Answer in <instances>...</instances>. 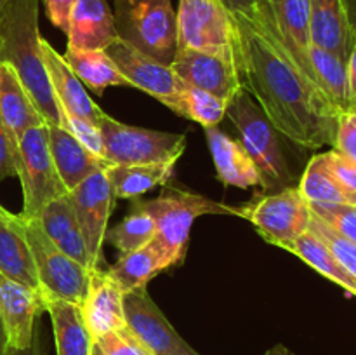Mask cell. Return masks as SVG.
Masks as SVG:
<instances>
[{
	"instance_id": "6da1fadb",
	"label": "cell",
	"mask_w": 356,
	"mask_h": 355,
	"mask_svg": "<svg viewBox=\"0 0 356 355\" xmlns=\"http://www.w3.org/2000/svg\"><path fill=\"white\" fill-rule=\"evenodd\" d=\"M233 45L242 86L278 134L302 148L334 146L337 113L282 40L268 0L254 16L232 14Z\"/></svg>"
},
{
	"instance_id": "7a4b0ae2",
	"label": "cell",
	"mask_w": 356,
	"mask_h": 355,
	"mask_svg": "<svg viewBox=\"0 0 356 355\" xmlns=\"http://www.w3.org/2000/svg\"><path fill=\"white\" fill-rule=\"evenodd\" d=\"M38 0H9L0 10V63L13 66L47 125H61L42 58Z\"/></svg>"
},
{
	"instance_id": "3957f363",
	"label": "cell",
	"mask_w": 356,
	"mask_h": 355,
	"mask_svg": "<svg viewBox=\"0 0 356 355\" xmlns=\"http://www.w3.org/2000/svg\"><path fill=\"white\" fill-rule=\"evenodd\" d=\"M226 117L236 127L240 143L259 173L261 188L275 194L292 187L294 178L282 152L278 131L245 89H240L229 100Z\"/></svg>"
},
{
	"instance_id": "277c9868",
	"label": "cell",
	"mask_w": 356,
	"mask_h": 355,
	"mask_svg": "<svg viewBox=\"0 0 356 355\" xmlns=\"http://www.w3.org/2000/svg\"><path fill=\"white\" fill-rule=\"evenodd\" d=\"M120 40L172 66L177 52V21L170 0H113Z\"/></svg>"
},
{
	"instance_id": "5b68a950",
	"label": "cell",
	"mask_w": 356,
	"mask_h": 355,
	"mask_svg": "<svg viewBox=\"0 0 356 355\" xmlns=\"http://www.w3.org/2000/svg\"><path fill=\"white\" fill-rule=\"evenodd\" d=\"M141 205L155 221L156 233L153 240L169 256L172 267L184 261L195 219L205 214H229L240 218V207L183 190H167L152 200H141Z\"/></svg>"
},
{
	"instance_id": "8992f818",
	"label": "cell",
	"mask_w": 356,
	"mask_h": 355,
	"mask_svg": "<svg viewBox=\"0 0 356 355\" xmlns=\"http://www.w3.org/2000/svg\"><path fill=\"white\" fill-rule=\"evenodd\" d=\"M30 247L42 299L58 298L80 305L87 292L90 271L66 256L42 228L40 221L17 214Z\"/></svg>"
},
{
	"instance_id": "52a82bcc",
	"label": "cell",
	"mask_w": 356,
	"mask_h": 355,
	"mask_svg": "<svg viewBox=\"0 0 356 355\" xmlns=\"http://www.w3.org/2000/svg\"><path fill=\"white\" fill-rule=\"evenodd\" d=\"M17 152V178L23 188V211L19 214L38 219L49 202L68 194L49 148V125L28 129L19 138Z\"/></svg>"
},
{
	"instance_id": "ba28073f",
	"label": "cell",
	"mask_w": 356,
	"mask_h": 355,
	"mask_svg": "<svg viewBox=\"0 0 356 355\" xmlns=\"http://www.w3.org/2000/svg\"><path fill=\"white\" fill-rule=\"evenodd\" d=\"M104 155L110 166H138L179 160L186 148V136L134 127L106 115L99 124Z\"/></svg>"
},
{
	"instance_id": "9c48e42d",
	"label": "cell",
	"mask_w": 356,
	"mask_h": 355,
	"mask_svg": "<svg viewBox=\"0 0 356 355\" xmlns=\"http://www.w3.org/2000/svg\"><path fill=\"white\" fill-rule=\"evenodd\" d=\"M240 218L252 223L266 242L285 249L308 232L312 207L299 188L289 187L275 194L259 195L249 204L240 205Z\"/></svg>"
},
{
	"instance_id": "30bf717a",
	"label": "cell",
	"mask_w": 356,
	"mask_h": 355,
	"mask_svg": "<svg viewBox=\"0 0 356 355\" xmlns=\"http://www.w3.org/2000/svg\"><path fill=\"white\" fill-rule=\"evenodd\" d=\"M104 51L113 59L117 68L124 73L132 87L145 90L174 113L186 118L183 101L186 82L174 72L172 66L156 61L155 58L125 44L120 38Z\"/></svg>"
},
{
	"instance_id": "8fae6325",
	"label": "cell",
	"mask_w": 356,
	"mask_h": 355,
	"mask_svg": "<svg viewBox=\"0 0 356 355\" xmlns=\"http://www.w3.org/2000/svg\"><path fill=\"white\" fill-rule=\"evenodd\" d=\"M177 49H233L232 13L221 0H179Z\"/></svg>"
},
{
	"instance_id": "7c38bea8",
	"label": "cell",
	"mask_w": 356,
	"mask_h": 355,
	"mask_svg": "<svg viewBox=\"0 0 356 355\" xmlns=\"http://www.w3.org/2000/svg\"><path fill=\"white\" fill-rule=\"evenodd\" d=\"M172 68L188 86L207 90L226 101L243 89L235 45L222 51L177 49Z\"/></svg>"
},
{
	"instance_id": "4fadbf2b",
	"label": "cell",
	"mask_w": 356,
	"mask_h": 355,
	"mask_svg": "<svg viewBox=\"0 0 356 355\" xmlns=\"http://www.w3.org/2000/svg\"><path fill=\"white\" fill-rule=\"evenodd\" d=\"M80 228L83 232L87 249L94 267L103 261V244L108 230V219L115 205V194L104 171H96L86 181L68 191Z\"/></svg>"
},
{
	"instance_id": "5bb4252c",
	"label": "cell",
	"mask_w": 356,
	"mask_h": 355,
	"mask_svg": "<svg viewBox=\"0 0 356 355\" xmlns=\"http://www.w3.org/2000/svg\"><path fill=\"white\" fill-rule=\"evenodd\" d=\"M124 306L127 326L141 338L153 355H200L174 329L146 287L127 292Z\"/></svg>"
},
{
	"instance_id": "9a60e30c",
	"label": "cell",
	"mask_w": 356,
	"mask_h": 355,
	"mask_svg": "<svg viewBox=\"0 0 356 355\" xmlns=\"http://www.w3.org/2000/svg\"><path fill=\"white\" fill-rule=\"evenodd\" d=\"M44 312L42 294L0 271V317L9 347L28 348L35 340V319Z\"/></svg>"
},
{
	"instance_id": "2e32d148",
	"label": "cell",
	"mask_w": 356,
	"mask_h": 355,
	"mask_svg": "<svg viewBox=\"0 0 356 355\" xmlns=\"http://www.w3.org/2000/svg\"><path fill=\"white\" fill-rule=\"evenodd\" d=\"M124 299L125 292L108 270L96 268L90 271L87 292L80 303V312L92 341L127 324Z\"/></svg>"
},
{
	"instance_id": "e0dca14e",
	"label": "cell",
	"mask_w": 356,
	"mask_h": 355,
	"mask_svg": "<svg viewBox=\"0 0 356 355\" xmlns=\"http://www.w3.org/2000/svg\"><path fill=\"white\" fill-rule=\"evenodd\" d=\"M40 45L42 58H44V65L49 75V82H51L52 93H54L59 108L99 125L101 120L106 117V113L87 94L83 84L72 72V68L65 61V58L45 38H42Z\"/></svg>"
},
{
	"instance_id": "ac0fdd59",
	"label": "cell",
	"mask_w": 356,
	"mask_h": 355,
	"mask_svg": "<svg viewBox=\"0 0 356 355\" xmlns=\"http://www.w3.org/2000/svg\"><path fill=\"white\" fill-rule=\"evenodd\" d=\"M68 47L94 51L118 40L113 9L106 0H76L70 16Z\"/></svg>"
},
{
	"instance_id": "d6986e66",
	"label": "cell",
	"mask_w": 356,
	"mask_h": 355,
	"mask_svg": "<svg viewBox=\"0 0 356 355\" xmlns=\"http://www.w3.org/2000/svg\"><path fill=\"white\" fill-rule=\"evenodd\" d=\"M49 148L56 171L66 190L72 191L96 171H106L110 164L90 153L75 136L61 125H49Z\"/></svg>"
},
{
	"instance_id": "ffe728a7",
	"label": "cell",
	"mask_w": 356,
	"mask_h": 355,
	"mask_svg": "<svg viewBox=\"0 0 356 355\" xmlns=\"http://www.w3.org/2000/svg\"><path fill=\"white\" fill-rule=\"evenodd\" d=\"M42 228L47 233L49 239L72 260L82 265L89 271L96 270L92 260H90L89 249H87L86 239H83V232L80 228V223L76 219L73 205L70 202L68 195L56 198V200L49 202L42 211L40 218Z\"/></svg>"
},
{
	"instance_id": "44dd1931",
	"label": "cell",
	"mask_w": 356,
	"mask_h": 355,
	"mask_svg": "<svg viewBox=\"0 0 356 355\" xmlns=\"http://www.w3.org/2000/svg\"><path fill=\"white\" fill-rule=\"evenodd\" d=\"M205 136L214 160L216 173L225 187H261L259 173L242 143L229 138L218 127L205 129Z\"/></svg>"
},
{
	"instance_id": "7402d4cb",
	"label": "cell",
	"mask_w": 356,
	"mask_h": 355,
	"mask_svg": "<svg viewBox=\"0 0 356 355\" xmlns=\"http://www.w3.org/2000/svg\"><path fill=\"white\" fill-rule=\"evenodd\" d=\"M275 26L298 65L315 82L308 51L312 47L309 0H268ZM316 84V82H315Z\"/></svg>"
},
{
	"instance_id": "603a6c76",
	"label": "cell",
	"mask_w": 356,
	"mask_h": 355,
	"mask_svg": "<svg viewBox=\"0 0 356 355\" xmlns=\"http://www.w3.org/2000/svg\"><path fill=\"white\" fill-rule=\"evenodd\" d=\"M309 28L313 45L348 61L355 37L348 24L343 0H309Z\"/></svg>"
},
{
	"instance_id": "cb8c5ba5",
	"label": "cell",
	"mask_w": 356,
	"mask_h": 355,
	"mask_svg": "<svg viewBox=\"0 0 356 355\" xmlns=\"http://www.w3.org/2000/svg\"><path fill=\"white\" fill-rule=\"evenodd\" d=\"M0 117L16 143L31 127L47 125L13 66L0 63Z\"/></svg>"
},
{
	"instance_id": "d4e9b609",
	"label": "cell",
	"mask_w": 356,
	"mask_h": 355,
	"mask_svg": "<svg viewBox=\"0 0 356 355\" xmlns=\"http://www.w3.org/2000/svg\"><path fill=\"white\" fill-rule=\"evenodd\" d=\"M0 271L40 292L30 247L21 230L17 214L0 205Z\"/></svg>"
},
{
	"instance_id": "484cf974",
	"label": "cell",
	"mask_w": 356,
	"mask_h": 355,
	"mask_svg": "<svg viewBox=\"0 0 356 355\" xmlns=\"http://www.w3.org/2000/svg\"><path fill=\"white\" fill-rule=\"evenodd\" d=\"M44 310L51 315L58 355H90L94 341L83 322L80 305L66 299L44 298Z\"/></svg>"
},
{
	"instance_id": "4316f807",
	"label": "cell",
	"mask_w": 356,
	"mask_h": 355,
	"mask_svg": "<svg viewBox=\"0 0 356 355\" xmlns=\"http://www.w3.org/2000/svg\"><path fill=\"white\" fill-rule=\"evenodd\" d=\"M169 267H172L169 256L160 249L155 240H152L139 249L120 254L117 263L108 268V274L127 294L136 289L146 287L153 277Z\"/></svg>"
},
{
	"instance_id": "83f0119b",
	"label": "cell",
	"mask_w": 356,
	"mask_h": 355,
	"mask_svg": "<svg viewBox=\"0 0 356 355\" xmlns=\"http://www.w3.org/2000/svg\"><path fill=\"white\" fill-rule=\"evenodd\" d=\"M63 58L68 63L72 72L79 77L80 82L97 96H101L106 87H132L104 49L83 51V49L66 47V54Z\"/></svg>"
},
{
	"instance_id": "f1b7e54d",
	"label": "cell",
	"mask_w": 356,
	"mask_h": 355,
	"mask_svg": "<svg viewBox=\"0 0 356 355\" xmlns=\"http://www.w3.org/2000/svg\"><path fill=\"white\" fill-rule=\"evenodd\" d=\"M313 79L329 100L337 113L350 110V89H348L346 61L327 49L313 45L308 51Z\"/></svg>"
},
{
	"instance_id": "f546056e",
	"label": "cell",
	"mask_w": 356,
	"mask_h": 355,
	"mask_svg": "<svg viewBox=\"0 0 356 355\" xmlns=\"http://www.w3.org/2000/svg\"><path fill=\"white\" fill-rule=\"evenodd\" d=\"M177 160L138 166H110L106 173L117 198H136L170 180Z\"/></svg>"
},
{
	"instance_id": "4dcf8cb0",
	"label": "cell",
	"mask_w": 356,
	"mask_h": 355,
	"mask_svg": "<svg viewBox=\"0 0 356 355\" xmlns=\"http://www.w3.org/2000/svg\"><path fill=\"white\" fill-rule=\"evenodd\" d=\"M299 191L309 204L356 205V194L348 190L330 171L325 152L316 153L306 166L299 181Z\"/></svg>"
},
{
	"instance_id": "1f68e13d",
	"label": "cell",
	"mask_w": 356,
	"mask_h": 355,
	"mask_svg": "<svg viewBox=\"0 0 356 355\" xmlns=\"http://www.w3.org/2000/svg\"><path fill=\"white\" fill-rule=\"evenodd\" d=\"M285 251H291L292 254L301 258L305 263L315 268L323 277L330 278L332 282L339 284L344 291L356 296V278L344 270V267L337 261L332 251L312 230H308L301 237H298L291 246L285 247Z\"/></svg>"
},
{
	"instance_id": "d6a6232c",
	"label": "cell",
	"mask_w": 356,
	"mask_h": 355,
	"mask_svg": "<svg viewBox=\"0 0 356 355\" xmlns=\"http://www.w3.org/2000/svg\"><path fill=\"white\" fill-rule=\"evenodd\" d=\"M155 233L156 228L152 214L143 209L141 200H136L131 212L118 225L106 230L104 240L120 251V254H125L152 242L155 239Z\"/></svg>"
},
{
	"instance_id": "836d02e7",
	"label": "cell",
	"mask_w": 356,
	"mask_h": 355,
	"mask_svg": "<svg viewBox=\"0 0 356 355\" xmlns=\"http://www.w3.org/2000/svg\"><path fill=\"white\" fill-rule=\"evenodd\" d=\"M183 101L186 118L198 122L204 129L218 127L219 122L226 117L229 103L222 97L214 96V94L198 89V87L188 86V84L183 90Z\"/></svg>"
},
{
	"instance_id": "e575fe53",
	"label": "cell",
	"mask_w": 356,
	"mask_h": 355,
	"mask_svg": "<svg viewBox=\"0 0 356 355\" xmlns=\"http://www.w3.org/2000/svg\"><path fill=\"white\" fill-rule=\"evenodd\" d=\"M308 230H312L318 239H322L323 242H325V246L332 251V254L337 258V261L343 265L344 270L356 278V242L346 239V237H343L341 233H337L336 230L330 228L327 223H323L322 219L316 218L313 212Z\"/></svg>"
},
{
	"instance_id": "d590c367",
	"label": "cell",
	"mask_w": 356,
	"mask_h": 355,
	"mask_svg": "<svg viewBox=\"0 0 356 355\" xmlns=\"http://www.w3.org/2000/svg\"><path fill=\"white\" fill-rule=\"evenodd\" d=\"M94 343L101 348L104 355H153L152 350L143 343L141 338L127 324L103 334Z\"/></svg>"
},
{
	"instance_id": "8d00e7d4",
	"label": "cell",
	"mask_w": 356,
	"mask_h": 355,
	"mask_svg": "<svg viewBox=\"0 0 356 355\" xmlns=\"http://www.w3.org/2000/svg\"><path fill=\"white\" fill-rule=\"evenodd\" d=\"M59 113H61V127H65L66 131L72 132V134L75 136L90 153H94V155L99 157V159L106 160V155H104L103 134H101L99 125L87 120V118L76 117V115L70 113V111L63 110V108H59Z\"/></svg>"
},
{
	"instance_id": "74e56055",
	"label": "cell",
	"mask_w": 356,
	"mask_h": 355,
	"mask_svg": "<svg viewBox=\"0 0 356 355\" xmlns=\"http://www.w3.org/2000/svg\"><path fill=\"white\" fill-rule=\"evenodd\" d=\"M316 218L336 230L346 239L356 242V205L346 204H309Z\"/></svg>"
},
{
	"instance_id": "f35d334b",
	"label": "cell",
	"mask_w": 356,
	"mask_h": 355,
	"mask_svg": "<svg viewBox=\"0 0 356 355\" xmlns=\"http://www.w3.org/2000/svg\"><path fill=\"white\" fill-rule=\"evenodd\" d=\"M334 150L356 162V110H348L337 117Z\"/></svg>"
},
{
	"instance_id": "ab89813d",
	"label": "cell",
	"mask_w": 356,
	"mask_h": 355,
	"mask_svg": "<svg viewBox=\"0 0 356 355\" xmlns=\"http://www.w3.org/2000/svg\"><path fill=\"white\" fill-rule=\"evenodd\" d=\"M17 143L7 131L2 117H0V180L3 178H17Z\"/></svg>"
},
{
	"instance_id": "60d3db41",
	"label": "cell",
	"mask_w": 356,
	"mask_h": 355,
	"mask_svg": "<svg viewBox=\"0 0 356 355\" xmlns=\"http://www.w3.org/2000/svg\"><path fill=\"white\" fill-rule=\"evenodd\" d=\"M327 164H329L330 171L334 173V176L348 188V190L355 191L356 194V162L355 160L348 159V157L341 155L336 150H330L325 152Z\"/></svg>"
},
{
	"instance_id": "b9f144b4",
	"label": "cell",
	"mask_w": 356,
	"mask_h": 355,
	"mask_svg": "<svg viewBox=\"0 0 356 355\" xmlns=\"http://www.w3.org/2000/svg\"><path fill=\"white\" fill-rule=\"evenodd\" d=\"M75 2L76 0H42L49 21H51L58 30L65 31V33L68 31L70 16H72Z\"/></svg>"
},
{
	"instance_id": "7bdbcfd3",
	"label": "cell",
	"mask_w": 356,
	"mask_h": 355,
	"mask_svg": "<svg viewBox=\"0 0 356 355\" xmlns=\"http://www.w3.org/2000/svg\"><path fill=\"white\" fill-rule=\"evenodd\" d=\"M348 89H350V110H356V38L346 61Z\"/></svg>"
},
{
	"instance_id": "ee69618b",
	"label": "cell",
	"mask_w": 356,
	"mask_h": 355,
	"mask_svg": "<svg viewBox=\"0 0 356 355\" xmlns=\"http://www.w3.org/2000/svg\"><path fill=\"white\" fill-rule=\"evenodd\" d=\"M226 9L232 14H242V16H254L257 9V0H221Z\"/></svg>"
},
{
	"instance_id": "f6af8a7d",
	"label": "cell",
	"mask_w": 356,
	"mask_h": 355,
	"mask_svg": "<svg viewBox=\"0 0 356 355\" xmlns=\"http://www.w3.org/2000/svg\"><path fill=\"white\" fill-rule=\"evenodd\" d=\"M343 6L348 17V24L351 28V33L356 38V0H343Z\"/></svg>"
},
{
	"instance_id": "bcb514c9",
	"label": "cell",
	"mask_w": 356,
	"mask_h": 355,
	"mask_svg": "<svg viewBox=\"0 0 356 355\" xmlns=\"http://www.w3.org/2000/svg\"><path fill=\"white\" fill-rule=\"evenodd\" d=\"M7 355H42L40 341H38L37 336H35L33 343H31L30 347L23 348V350H16V348H9V352H7Z\"/></svg>"
},
{
	"instance_id": "7dc6e473",
	"label": "cell",
	"mask_w": 356,
	"mask_h": 355,
	"mask_svg": "<svg viewBox=\"0 0 356 355\" xmlns=\"http://www.w3.org/2000/svg\"><path fill=\"white\" fill-rule=\"evenodd\" d=\"M9 348L10 347H9V340H7L6 327H3L2 317H0V355H7Z\"/></svg>"
},
{
	"instance_id": "c3c4849f",
	"label": "cell",
	"mask_w": 356,
	"mask_h": 355,
	"mask_svg": "<svg viewBox=\"0 0 356 355\" xmlns=\"http://www.w3.org/2000/svg\"><path fill=\"white\" fill-rule=\"evenodd\" d=\"M264 355H294V354H292L287 347H284V345H275V347H271Z\"/></svg>"
},
{
	"instance_id": "681fc988",
	"label": "cell",
	"mask_w": 356,
	"mask_h": 355,
	"mask_svg": "<svg viewBox=\"0 0 356 355\" xmlns=\"http://www.w3.org/2000/svg\"><path fill=\"white\" fill-rule=\"evenodd\" d=\"M90 355H104V354L101 352V348L97 347L96 343H92V348H90Z\"/></svg>"
},
{
	"instance_id": "f907efd6",
	"label": "cell",
	"mask_w": 356,
	"mask_h": 355,
	"mask_svg": "<svg viewBox=\"0 0 356 355\" xmlns=\"http://www.w3.org/2000/svg\"><path fill=\"white\" fill-rule=\"evenodd\" d=\"M7 2H9V0H0V10H2V7H3V6H6V3H7Z\"/></svg>"
}]
</instances>
